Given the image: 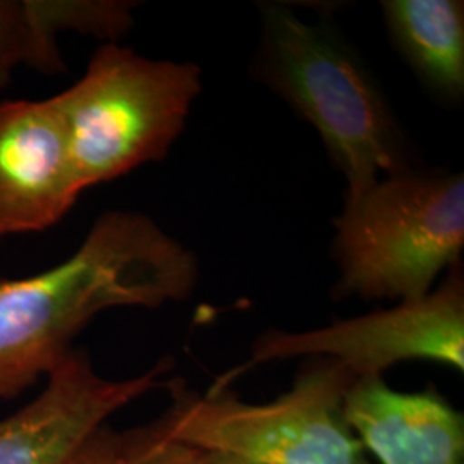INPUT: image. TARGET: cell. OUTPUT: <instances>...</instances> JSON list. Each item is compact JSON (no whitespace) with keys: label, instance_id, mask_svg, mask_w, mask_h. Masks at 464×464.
<instances>
[{"label":"cell","instance_id":"6da1fadb","mask_svg":"<svg viewBox=\"0 0 464 464\" xmlns=\"http://www.w3.org/2000/svg\"><path fill=\"white\" fill-rule=\"evenodd\" d=\"M197 255L151 217L103 212L67 260L32 277H0V399L47 377L105 310L159 308L198 285Z\"/></svg>","mask_w":464,"mask_h":464},{"label":"cell","instance_id":"7a4b0ae2","mask_svg":"<svg viewBox=\"0 0 464 464\" xmlns=\"http://www.w3.org/2000/svg\"><path fill=\"white\" fill-rule=\"evenodd\" d=\"M256 74L306 121L354 197L413 169L411 150L381 84L331 21L266 4Z\"/></svg>","mask_w":464,"mask_h":464},{"label":"cell","instance_id":"3957f363","mask_svg":"<svg viewBox=\"0 0 464 464\" xmlns=\"http://www.w3.org/2000/svg\"><path fill=\"white\" fill-rule=\"evenodd\" d=\"M335 298L427 296L464 248V176L415 167L344 197L334 220Z\"/></svg>","mask_w":464,"mask_h":464},{"label":"cell","instance_id":"277c9868","mask_svg":"<svg viewBox=\"0 0 464 464\" xmlns=\"http://www.w3.org/2000/svg\"><path fill=\"white\" fill-rule=\"evenodd\" d=\"M201 86L195 63L153 61L117 42L102 44L83 76L55 95L80 189L164 160Z\"/></svg>","mask_w":464,"mask_h":464},{"label":"cell","instance_id":"5b68a950","mask_svg":"<svg viewBox=\"0 0 464 464\" xmlns=\"http://www.w3.org/2000/svg\"><path fill=\"white\" fill-rule=\"evenodd\" d=\"M354 379L331 358H310L293 387L253 404L227 389L207 394L183 379L167 382L170 404L160 420L188 448L248 464H370L344 416Z\"/></svg>","mask_w":464,"mask_h":464},{"label":"cell","instance_id":"8992f818","mask_svg":"<svg viewBox=\"0 0 464 464\" xmlns=\"http://www.w3.org/2000/svg\"><path fill=\"white\" fill-rule=\"evenodd\" d=\"M299 356L331 358L354 379L382 377L402 362L427 360L464 370V276L461 262L423 298L306 332L266 331L248 362L232 368L214 389H227L255 366Z\"/></svg>","mask_w":464,"mask_h":464},{"label":"cell","instance_id":"52a82bcc","mask_svg":"<svg viewBox=\"0 0 464 464\" xmlns=\"http://www.w3.org/2000/svg\"><path fill=\"white\" fill-rule=\"evenodd\" d=\"M169 358L124 381L97 373L84 349H71L52 368L42 394L0 420V464H64L111 416L164 385Z\"/></svg>","mask_w":464,"mask_h":464},{"label":"cell","instance_id":"ba28073f","mask_svg":"<svg viewBox=\"0 0 464 464\" xmlns=\"http://www.w3.org/2000/svg\"><path fill=\"white\" fill-rule=\"evenodd\" d=\"M82 193L55 97L0 102V237L47 231Z\"/></svg>","mask_w":464,"mask_h":464},{"label":"cell","instance_id":"9c48e42d","mask_svg":"<svg viewBox=\"0 0 464 464\" xmlns=\"http://www.w3.org/2000/svg\"><path fill=\"white\" fill-rule=\"evenodd\" d=\"M344 416L382 464H464V418L431 387L401 392L383 377L353 382Z\"/></svg>","mask_w":464,"mask_h":464},{"label":"cell","instance_id":"30bf717a","mask_svg":"<svg viewBox=\"0 0 464 464\" xmlns=\"http://www.w3.org/2000/svg\"><path fill=\"white\" fill-rule=\"evenodd\" d=\"M136 5L128 0H0V88L17 67L63 74V32L119 44L133 28Z\"/></svg>","mask_w":464,"mask_h":464},{"label":"cell","instance_id":"8fae6325","mask_svg":"<svg viewBox=\"0 0 464 464\" xmlns=\"http://www.w3.org/2000/svg\"><path fill=\"white\" fill-rule=\"evenodd\" d=\"M387 34L431 93L458 103L464 95L461 0H383Z\"/></svg>","mask_w":464,"mask_h":464},{"label":"cell","instance_id":"7c38bea8","mask_svg":"<svg viewBox=\"0 0 464 464\" xmlns=\"http://www.w3.org/2000/svg\"><path fill=\"white\" fill-rule=\"evenodd\" d=\"M198 450L176 440L160 418L116 430L107 423L90 433L64 464H195Z\"/></svg>","mask_w":464,"mask_h":464},{"label":"cell","instance_id":"4fadbf2b","mask_svg":"<svg viewBox=\"0 0 464 464\" xmlns=\"http://www.w3.org/2000/svg\"><path fill=\"white\" fill-rule=\"evenodd\" d=\"M195 464H248L239 461V459H234L229 458L226 454H217V452H201L198 450V456H197V463Z\"/></svg>","mask_w":464,"mask_h":464}]
</instances>
